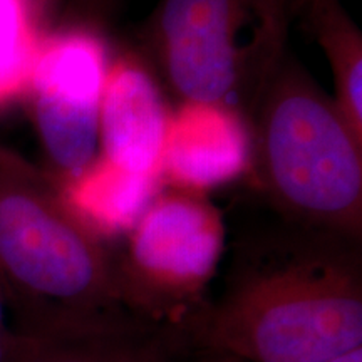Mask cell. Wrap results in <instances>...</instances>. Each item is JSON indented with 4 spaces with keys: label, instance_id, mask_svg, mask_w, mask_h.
<instances>
[{
    "label": "cell",
    "instance_id": "4",
    "mask_svg": "<svg viewBox=\"0 0 362 362\" xmlns=\"http://www.w3.org/2000/svg\"><path fill=\"white\" fill-rule=\"evenodd\" d=\"M292 0H160L148 40L180 103L250 116L288 52Z\"/></svg>",
    "mask_w": 362,
    "mask_h": 362
},
{
    "label": "cell",
    "instance_id": "12",
    "mask_svg": "<svg viewBox=\"0 0 362 362\" xmlns=\"http://www.w3.org/2000/svg\"><path fill=\"white\" fill-rule=\"evenodd\" d=\"M54 0H0V107L24 98Z\"/></svg>",
    "mask_w": 362,
    "mask_h": 362
},
{
    "label": "cell",
    "instance_id": "14",
    "mask_svg": "<svg viewBox=\"0 0 362 362\" xmlns=\"http://www.w3.org/2000/svg\"><path fill=\"white\" fill-rule=\"evenodd\" d=\"M327 362H362V347L347 352V354H344V356H339V357H336V359L327 361Z\"/></svg>",
    "mask_w": 362,
    "mask_h": 362
},
{
    "label": "cell",
    "instance_id": "9",
    "mask_svg": "<svg viewBox=\"0 0 362 362\" xmlns=\"http://www.w3.org/2000/svg\"><path fill=\"white\" fill-rule=\"evenodd\" d=\"M178 334L136 315L22 330L11 362H173Z\"/></svg>",
    "mask_w": 362,
    "mask_h": 362
},
{
    "label": "cell",
    "instance_id": "2",
    "mask_svg": "<svg viewBox=\"0 0 362 362\" xmlns=\"http://www.w3.org/2000/svg\"><path fill=\"white\" fill-rule=\"evenodd\" d=\"M0 280L21 330L133 315L111 247L71 214L51 173L2 146Z\"/></svg>",
    "mask_w": 362,
    "mask_h": 362
},
{
    "label": "cell",
    "instance_id": "15",
    "mask_svg": "<svg viewBox=\"0 0 362 362\" xmlns=\"http://www.w3.org/2000/svg\"><path fill=\"white\" fill-rule=\"evenodd\" d=\"M215 362H240L237 359H230V357H218Z\"/></svg>",
    "mask_w": 362,
    "mask_h": 362
},
{
    "label": "cell",
    "instance_id": "13",
    "mask_svg": "<svg viewBox=\"0 0 362 362\" xmlns=\"http://www.w3.org/2000/svg\"><path fill=\"white\" fill-rule=\"evenodd\" d=\"M22 336L11 297L0 280V362H11Z\"/></svg>",
    "mask_w": 362,
    "mask_h": 362
},
{
    "label": "cell",
    "instance_id": "5",
    "mask_svg": "<svg viewBox=\"0 0 362 362\" xmlns=\"http://www.w3.org/2000/svg\"><path fill=\"white\" fill-rule=\"evenodd\" d=\"M225 248L220 210L205 194L165 187L116 255L123 305L146 322L181 334L205 305Z\"/></svg>",
    "mask_w": 362,
    "mask_h": 362
},
{
    "label": "cell",
    "instance_id": "3",
    "mask_svg": "<svg viewBox=\"0 0 362 362\" xmlns=\"http://www.w3.org/2000/svg\"><path fill=\"white\" fill-rule=\"evenodd\" d=\"M252 173L284 221L362 237V143L288 51L250 116Z\"/></svg>",
    "mask_w": 362,
    "mask_h": 362
},
{
    "label": "cell",
    "instance_id": "10",
    "mask_svg": "<svg viewBox=\"0 0 362 362\" xmlns=\"http://www.w3.org/2000/svg\"><path fill=\"white\" fill-rule=\"evenodd\" d=\"M57 185L71 214L107 245L124 238L165 188L161 176L126 170L103 155Z\"/></svg>",
    "mask_w": 362,
    "mask_h": 362
},
{
    "label": "cell",
    "instance_id": "8",
    "mask_svg": "<svg viewBox=\"0 0 362 362\" xmlns=\"http://www.w3.org/2000/svg\"><path fill=\"white\" fill-rule=\"evenodd\" d=\"M170 117L161 88L141 59L129 52L110 61L99 107V155L136 173L161 176Z\"/></svg>",
    "mask_w": 362,
    "mask_h": 362
},
{
    "label": "cell",
    "instance_id": "7",
    "mask_svg": "<svg viewBox=\"0 0 362 362\" xmlns=\"http://www.w3.org/2000/svg\"><path fill=\"white\" fill-rule=\"evenodd\" d=\"M250 121L210 103H180L171 111L161 155L165 187L206 194L250 173Z\"/></svg>",
    "mask_w": 362,
    "mask_h": 362
},
{
    "label": "cell",
    "instance_id": "1",
    "mask_svg": "<svg viewBox=\"0 0 362 362\" xmlns=\"http://www.w3.org/2000/svg\"><path fill=\"white\" fill-rule=\"evenodd\" d=\"M240 362H327L362 347L361 238L284 221L233 255L225 287L181 329Z\"/></svg>",
    "mask_w": 362,
    "mask_h": 362
},
{
    "label": "cell",
    "instance_id": "6",
    "mask_svg": "<svg viewBox=\"0 0 362 362\" xmlns=\"http://www.w3.org/2000/svg\"><path fill=\"white\" fill-rule=\"evenodd\" d=\"M110 67L106 40L86 25L49 30L24 98L54 178L83 171L99 155V107Z\"/></svg>",
    "mask_w": 362,
    "mask_h": 362
},
{
    "label": "cell",
    "instance_id": "11",
    "mask_svg": "<svg viewBox=\"0 0 362 362\" xmlns=\"http://www.w3.org/2000/svg\"><path fill=\"white\" fill-rule=\"evenodd\" d=\"M307 30L322 49L334 76V103L362 143V33L341 0H304Z\"/></svg>",
    "mask_w": 362,
    "mask_h": 362
}]
</instances>
